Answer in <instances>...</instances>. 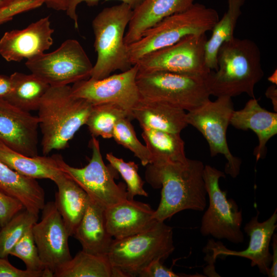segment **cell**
Returning a JSON list of instances; mask_svg holds the SVG:
<instances>
[{"mask_svg":"<svg viewBox=\"0 0 277 277\" xmlns=\"http://www.w3.org/2000/svg\"><path fill=\"white\" fill-rule=\"evenodd\" d=\"M203 163L188 159L185 162L162 161L146 166V181L155 189L162 188L161 198L154 217L164 222L184 210L203 211L207 205Z\"/></svg>","mask_w":277,"mask_h":277,"instance_id":"6da1fadb","label":"cell"},{"mask_svg":"<svg viewBox=\"0 0 277 277\" xmlns=\"http://www.w3.org/2000/svg\"><path fill=\"white\" fill-rule=\"evenodd\" d=\"M217 68L204 78L210 94L232 97L242 93L254 98L255 85L264 76L260 49L248 38L234 37L224 43L216 56Z\"/></svg>","mask_w":277,"mask_h":277,"instance_id":"7a4b0ae2","label":"cell"},{"mask_svg":"<svg viewBox=\"0 0 277 277\" xmlns=\"http://www.w3.org/2000/svg\"><path fill=\"white\" fill-rule=\"evenodd\" d=\"M92 106L74 96L69 85L50 86L37 110L43 155L66 148L76 132L86 125Z\"/></svg>","mask_w":277,"mask_h":277,"instance_id":"3957f363","label":"cell"},{"mask_svg":"<svg viewBox=\"0 0 277 277\" xmlns=\"http://www.w3.org/2000/svg\"><path fill=\"white\" fill-rule=\"evenodd\" d=\"M219 19L217 11L200 3L170 15L147 30L140 39L127 46L132 65L157 50L172 45L192 34L211 31Z\"/></svg>","mask_w":277,"mask_h":277,"instance_id":"277c9868","label":"cell"},{"mask_svg":"<svg viewBox=\"0 0 277 277\" xmlns=\"http://www.w3.org/2000/svg\"><path fill=\"white\" fill-rule=\"evenodd\" d=\"M132 13L133 9L129 5L121 3L104 8L93 19L97 59L90 78L102 79L112 72H124L133 66L124 43L125 30Z\"/></svg>","mask_w":277,"mask_h":277,"instance_id":"5b68a950","label":"cell"},{"mask_svg":"<svg viewBox=\"0 0 277 277\" xmlns=\"http://www.w3.org/2000/svg\"><path fill=\"white\" fill-rule=\"evenodd\" d=\"M174 250L172 228L159 221L144 232L113 239L107 256L112 266L124 277H131L138 276L152 261L167 259Z\"/></svg>","mask_w":277,"mask_h":277,"instance_id":"8992f818","label":"cell"},{"mask_svg":"<svg viewBox=\"0 0 277 277\" xmlns=\"http://www.w3.org/2000/svg\"><path fill=\"white\" fill-rule=\"evenodd\" d=\"M141 99L166 103L188 111L210 100L204 78L166 71L139 72Z\"/></svg>","mask_w":277,"mask_h":277,"instance_id":"52a82bcc","label":"cell"},{"mask_svg":"<svg viewBox=\"0 0 277 277\" xmlns=\"http://www.w3.org/2000/svg\"><path fill=\"white\" fill-rule=\"evenodd\" d=\"M203 177L209 205L201 220V234L226 239L234 244L242 243V210L234 200L227 199L226 192L220 188L219 180L225 177L224 173L207 165L204 166Z\"/></svg>","mask_w":277,"mask_h":277,"instance_id":"ba28073f","label":"cell"},{"mask_svg":"<svg viewBox=\"0 0 277 277\" xmlns=\"http://www.w3.org/2000/svg\"><path fill=\"white\" fill-rule=\"evenodd\" d=\"M26 67L50 86L69 85L90 77L93 65L80 43L64 41L55 50L27 60Z\"/></svg>","mask_w":277,"mask_h":277,"instance_id":"9c48e42d","label":"cell"},{"mask_svg":"<svg viewBox=\"0 0 277 277\" xmlns=\"http://www.w3.org/2000/svg\"><path fill=\"white\" fill-rule=\"evenodd\" d=\"M234 111L231 97L219 96L210 100L186 113V120L197 129L206 140L211 156L223 154L227 161L225 172L232 177L240 173L241 160L231 153L227 142L226 132Z\"/></svg>","mask_w":277,"mask_h":277,"instance_id":"30bf717a","label":"cell"},{"mask_svg":"<svg viewBox=\"0 0 277 277\" xmlns=\"http://www.w3.org/2000/svg\"><path fill=\"white\" fill-rule=\"evenodd\" d=\"M89 147L92 155L86 166L74 167L67 164L63 158L61 161L62 170L91 199L105 209L127 199L126 185L115 183L117 171L110 165L105 164L96 137L92 136Z\"/></svg>","mask_w":277,"mask_h":277,"instance_id":"8fae6325","label":"cell"},{"mask_svg":"<svg viewBox=\"0 0 277 277\" xmlns=\"http://www.w3.org/2000/svg\"><path fill=\"white\" fill-rule=\"evenodd\" d=\"M207 40L206 34L188 35L142 58L136 64L138 71H166L205 78L211 71L205 63Z\"/></svg>","mask_w":277,"mask_h":277,"instance_id":"7c38bea8","label":"cell"},{"mask_svg":"<svg viewBox=\"0 0 277 277\" xmlns=\"http://www.w3.org/2000/svg\"><path fill=\"white\" fill-rule=\"evenodd\" d=\"M137 72L135 64L125 71L102 79L82 80L71 87L72 94L92 106L105 104L117 105L132 115L133 109L141 99L136 81Z\"/></svg>","mask_w":277,"mask_h":277,"instance_id":"4fadbf2b","label":"cell"},{"mask_svg":"<svg viewBox=\"0 0 277 277\" xmlns=\"http://www.w3.org/2000/svg\"><path fill=\"white\" fill-rule=\"evenodd\" d=\"M41 221L32 227L35 243L45 269L53 274L70 260L69 235L54 201L45 204Z\"/></svg>","mask_w":277,"mask_h":277,"instance_id":"5bb4252c","label":"cell"},{"mask_svg":"<svg viewBox=\"0 0 277 277\" xmlns=\"http://www.w3.org/2000/svg\"><path fill=\"white\" fill-rule=\"evenodd\" d=\"M277 210L267 220L258 221L259 212L246 224L244 230L249 236V242L246 249L234 251L227 249L221 243L209 240L205 248L212 251L213 260L217 257L237 256L251 261L252 267L256 266L261 273L267 275L272 263V255L269 251L271 238L277 225Z\"/></svg>","mask_w":277,"mask_h":277,"instance_id":"9a60e30c","label":"cell"},{"mask_svg":"<svg viewBox=\"0 0 277 277\" xmlns=\"http://www.w3.org/2000/svg\"><path fill=\"white\" fill-rule=\"evenodd\" d=\"M38 117L0 98V141L29 156L38 155Z\"/></svg>","mask_w":277,"mask_h":277,"instance_id":"2e32d148","label":"cell"},{"mask_svg":"<svg viewBox=\"0 0 277 277\" xmlns=\"http://www.w3.org/2000/svg\"><path fill=\"white\" fill-rule=\"evenodd\" d=\"M53 32L49 16L7 31L0 39V55L8 62H21L43 54L52 45Z\"/></svg>","mask_w":277,"mask_h":277,"instance_id":"e0dca14e","label":"cell"},{"mask_svg":"<svg viewBox=\"0 0 277 277\" xmlns=\"http://www.w3.org/2000/svg\"><path fill=\"white\" fill-rule=\"evenodd\" d=\"M150 205L126 199L105 210L108 231L114 239H121L148 230L159 221Z\"/></svg>","mask_w":277,"mask_h":277,"instance_id":"ac0fdd59","label":"cell"},{"mask_svg":"<svg viewBox=\"0 0 277 277\" xmlns=\"http://www.w3.org/2000/svg\"><path fill=\"white\" fill-rule=\"evenodd\" d=\"M230 124L238 129H250L255 133L259 143L254 155L258 161L265 157L266 144L277 133V113L262 108L255 97L251 98L243 109L233 111Z\"/></svg>","mask_w":277,"mask_h":277,"instance_id":"d6986e66","label":"cell"},{"mask_svg":"<svg viewBox=\"0 0 277 277\" xmlns=\"http://www.w3.org/2000/svg\"><path fill=\"white\" fill-rule=\"evenodd\" d=\"M195 0H144L133 10L124 43L129 45L140 39L149 29L165 18L190 8Z\"/></svg>","mask_w":277,"mask_h":277,"instance_id":"ffe728a7","label":"cell"},{"mask_svg":"<svg viewBox=\"0 0 277 277\" xmlns=\"http://www.w3.org/2000/svg\"><path fill=\"white\" fill-rule=\"evenodd\" d=\"M105 210L89 197L85 212L73 235L85 252L107 255L113 238L107 228Z\"/></svg>","mask_w":277,"mask_h":277,"instance_id":"44dd1931","label":"cell"},{"mask_svg":"<svg viewBox=\"0 0 277 277\" xmlns=\"http://www.w3.org/2000/svg\"><path fill=\"white\" fill-rule=\"evenodd\" d=\"M53 182L57 187L55 193V205L69 236H73L85 212L89 196L64 172L58 174Z\"/></svg>","mask_w":277,"mask_h":277,"instance_id":"7402d4cb","label":"cell"},{"mask_svg":"<svg viewBox=\"0 0 277 277\" xmlns=\"http://www.w3.org/2000/svg\"><path fill=\"white\" fill-rule=\"evenodd\" d=\"M185 110L172 105L140 99L133 109V119L142 129H152L180 133L187 125Z\"/></svg>","mask_w":277,"mask_h":277,"instance_id":"603a6c76","label":"cell"},{"mask_svg":"<svg viewBox=\"0 0 277 277\" xmlns=\"http://www.w3.org/2000/svg\"><path fill=\"white\" fill-rule=\"evenodd\" d=\"M62 159L60 154L26 156L13 150L0 141V161L27 177L35 180L48 179L53 181L63 172L61 167Z\"/></svg>","mask_w":277,"mask_h":277,"instance_id":"cb8c5ba5","label":"cell"},{"mask_svg":"<svg viewBox=\"0 0 277 277\" xmlns=\"http://www.w3.org/2000/svg\"><path fill=\"white\" fill-rule=\"evenodd\" d=\"M0 190L19 200L26 209L38 214L45 205V191L35 179L26 177L0 161Z\"/></svg>","mask_w":277,"mask_h":277,"instance_id":"d4e9b609","label":"cell"},{"mask_svg":"<svg viewBox=\"0 0 277 277\" xmlns=\"http://www.w3.org/2000/svg\"><path fill=\"white\" fill-rule=\"evenodd\" d=\"M53 277H124L113 268L107 255L93 254L81 250L61 266Z\"/></svg>","mask_w":277,"mask_h":277,"instance_id":"484cf974","label":"cell"},{"mask_svg":"<svg viewBox=\"0 0 277 277\" xmlns=\"http://www.w3.org/2000/svg\"><path fill=\"white\" fill-rule=\"evenodd\" d=\"M10 76L12 89L5 99L25 111L37 110L50 86L32 73L15 72Z\"/></svg>","mask_w":277,"mask_h":277,"instance_id":"4316f807","label":"cell"},{"mask_svg":"<svg viewBox=\"0 0 277 277\" xmlns=\"http://www.w3.org/2000/svg\"><path fill=\"white\" fill-rule=\"evenodd\" d=\"M246 0H228V9L211 30L205 47L206 66L211 70L217 68L216 56L222 45L232 39L237 21L242 14L241 8Z\"/></svg>","mask_w":277,"mask_h":277,"instance_id":"83f0119b","label":"cell"},{"mask_svg":"<svg viewBox=\"0 0 277 277\" xmlns=\"http://www.w3.org/2000/svg\"><path fill=\"white\" fill-rule=\"evenodd\" d=\"M142 136L151 155V163L185 162L187 158L180 133L152 129H142Z\"/></svg>","mask_w":277,"mask_h":277,"instance_id":"f1b7e54d","label":"cell"},{"mask_svg":"<svg viewBox=\"0 0 277 277\" xmlns=\"http://www.w3.org/2000/svg\"><path fill=\"white\" fill-rule=\"evenodd\" d=\"M132 115L121 107L113 104H105L92 106L86 125L92 136L111 138L115 124L121 118Z\"/></svg>","mask_w":277,"mask_h":277,"instance_id":"f546056e","label":"cell"},{"mask_svg":"<svg viewBox=\"0 0 277 277\" xmlns=\"http://www.w3.org/2000/svg\"><path fill=\"white\" fill-rule=\"evenodd\" d=\"M38 220V214L24 209L1 227L0 258H8L12 248Z\"/></svg>","mask_w":277,"mask_h":277,"instance_id":"4dcf8cb0","label":"cell"},{"mask_svg":"<svg viewBox=\"0 0 277 277\" xmlns=\"http://www.w3.org/2000/svg\"><path fill=\"white\" fill-rule=\"evenodd\" d=\"M131 120L128 117H124L117 121L112 137L117 144L132 152L140 160L142 165L146 166L151 163V155L146 145L137 138Z\"/></svg>","mask_w":277,"mask_h":277,"instance_id":"1f68e13d","label":"cell"},{"mask_svg":"<svg viewBox=\"0 0 277 277\" xmlns=\"http://www.w3.org/2000/svg\"><path fill=\"white\" fill-rule=\"evenodd\" d=\"M106 159L126 182L127 199L133 200L136 195L148 196V193L144 189V182L138 173L137 164L132 161L126 162L111 152L106 154Z\"/></svg>","mask_w":277,"mask_h":277,"instance_id":"d6a6232c","label":"cell"},{"mask_svg":"<svg viewBox=\"0 0 277 277\" xmlns=\"http://www.w3.org/2000/svg\"><path fill=\"white\" fill-rule=\"evenodd\" d=\"M9 255L15 256L23 261L26 269L32 271H42L45 269L38 254L30 228L14 245Z\"/></svg>","mask_w":277,"mask_h":277,"instance_id":"836d02e7","label":"cell"},{"mask_svg":"<svg viewBox=\"0 0 277 277\" xmlns=\"http://www.w3.org/2000/svg\"><path fill=\"white\" fill-rule=\"evenodd\" d=\"M24 209L19 200L0 190V227L4 226L15 215Z\"/></svg>","mask_w":277,"mask_h":277,"instance_id":"e575fe53","label":"cell"},{"mask_svg":"<svg viewBox=\"0 0 277 277\" xmlns=\"http://www.w3.org/2000/svg\"><path fill=\"white\" fill-rule=\"evenodd\" d=\"M140 277H201L204 276L200 274H186L175 273L172 268L164 266L160 259L152 261L138 274Z\"/></svg>","mask_w":277,"mask_h":277,"instance_id":"d590c367","label":"cell"},{"mask_svg":"<svg viewBox=\"0 0 277 277\" xmlns=\"http://www.w3.org/2000/svg\"><path fill=\"white\" fill-rule=\"evenodd\" d=\"M0 277H53V274L47 269L37 272L21 270L13 266L8 258H0Z\"/></svg>","mask_w":277,"mask_h":277,"instance_id":"8d00e7d4","label":"cell"},{"mask_svg":"<svg viewBox=\"0 0 277 277\" xmlns=\"http://www.w3.org/2000/svg\"><path fill=\"white\" fill-rule=\"evenodd\" d=\"M28 0H6L0 7V25L11 20L18 14L29 11Z\"/></svg>","mask_w":277,"mask_h":277,"instance_id":"74e56055","label":"cell"},{"mask_svg":"<svg viewBox=\"0 0 277 277\" xmlns=\"http://www.w3.org/2000/svg\"><path fill=\"white\" fill-rule=\"evenodd\" d=\"M101 0H70L66 11L67 15L73 21L74 26L78 28V16L76 8L78 4L85 2L88 6L97 5ZM109 1V0H104ZM129 5L133 10L137 8L144 0H117Z\"/></svg>","mask_w":277,"mask_h":277,"instance_id":"f35d334b","label":"cell"},{"mask_svg":"<svg viewBox=\"0 0 277 277\" xmlns=\"http://www.w3.org/2000/svg\"><path fill=\"white\" fill-rule=\"evenodd\" d=\"M272 263L267 275L269 277L277 276V235L274 233L272 235Z\"/></svg>","mask_w":277,"mask_h":277,"instance_id":"ab89813d","label":"cell"},{"mask_svg":"<svg viewBox=\"0 0 277 277\" xmlns=\"http://www.w3.org/2000/svg\"><path fill=\"white\" fill-rule=\"evenodd\" d=\"M12 83L10 76L0 75V98H5L10 92Z\"/></svg>","mask_w":277,"mask_h":277,"instance_id":"60d3db41","label":"cell"},{"mask_svg":"<svg viewBox=\"0 0 277 277\" xmlns=\"http://www.w3.org/2000/svg\"><path fill=\"white\" fill-rule=\"evenodd\" d=\"M47 7L56 11H66L70 0H44Z\"/></svg>","mask_w":277,"mask_h":277,"instance_id":"b9f144b4","label":"cell"},{"mask_svg":"<svg viewBox=\"0 0 277 277\" xmlns=\"http://www.w3.org/2000/svg\"><path fill=\"white\" fill-rule=\"evenodd\" d=\"M266 97L269 98L272 104L274 110L277 111V88L272 84L267 88L265 92Z\"/></svg>","mask_w":277,"mask_h":277,"instance_id":"7bdbcfd3","label":"cell"},{"mask_svg":"<svg viewBox=\"0 0 277 277\" xmlns=\"http://www.w3.org/2000/svg\"><path fill=\"white\" fill-rule=\"evenodd\" d=\"M268 80L272 84L277 85V71L275 69L274 72L268 77Z\"/></svg>","mask_w":277,"mask_h":277,"instance_id":"ee69618b","label":"cell"},{"mask_svg":"<svg viewBox=\"0 0 277 277\" xmlns=\"http://www.w3.org/2000/svg\"><path fill=\"white\" fill-rule=\"evenodd\" d=\"M6 0H0V7Z\"/></svg>","mask_w":277,"mask_h":277,"instance_id":"f6af8a7d","label":"cell"},{"mask_svg":"<svg viewBox=\"0 0 277 277\" xmlns=\"http://www.w3.org/2000/svg\"><path fill=\"white\" fill-rule=\"evenodd\" d=\"M0 228H1V227H0Z\"/></svg>","mask_w":277,"mask_h":277,"instance_id":"bcb514c9","label":"cell"}]
</instances>
